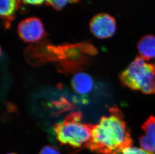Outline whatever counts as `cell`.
<instances>
[{"label":"cell","instance_id":"obj_1","mask_svg":"<svg viewBox=\"0 0 155 154\" xmlns=\"http://www.w3.org/2000/svg\"><path fill=\"white\" fill-rule=\"evenodd\" d=\"M132 139L121 111L110 109V114L92 125L91 140L87 147L99 154H121L132 145Z\"/></svg>","mask_w":155,"mask_h":154},{"label":"cell","instance_id":"obj_2","mask_svg":"<svg viewBox=\"0 0 155 154\" xmlns=\"http://www.w3.org/2000/svg\"><path fill=\"white\" fill-rule=\"evenodd\" d=\"M81 120V112H73L54 125V132L60 144L74 149L87 147L91 137L92 126L84 123Z\"/></svg>","mask_w":155,"mask_h":154},{"label":"cell","instance_id":"obj_3","mask_svg":"<svg viewBox=\"0 0 155 154\" xmlns=\"http://www.w3.org/2000/svg\"><path fill=\"white\" fill-rule=\"evenodd\" d=\"M124 86L146 94H155V63L137 57L120 74Z\"/></svg>","mask_w":155,"mask_h":154},{"label":"cell","instance_id":"obj_4","mask_svg":"<svg viewBox=\"0 0 155 154\" xmlns=\"http://www.w3.org/2000/svg\"><path fill=\"white\" fill-rule=\"evenodd\" d=\"M89 29L97 38L101 39L110 38L116 33V20L107 14H98L92 18L89 24Z\"/></svg>","mask_w":155,"mask_h":154},{"label":"cell","instance_id":"obj_5","mask_svg":"<svg viewBox=\"0 0 155 154\" xmlns=\"http://www.w3.org/2000/svg\"><path fill=\"white\" fill-rule=\"evenodd\" d=\"M20 38L25 42H35L43 38L45 30L39 19L31 17L24 20L18 27Z\"/></svg>","mask_w":155,"mask_h":154},{"label":"cell","instance_id":"obj_6","mask_svg":"<svg viewBox=\"0 0 155 154\" xmlns=\"http://www.w3.org/2000/svg\"><path fill=\"white\" fill-rule=\"evenodd\" d=\"M142 129L144 134L139 138L141 148L155 154V117L148 118L142 125Z\"/></svg>","mask_w":155,"mask_h":154},{"label":"cell","instance_id":"obj_7","mask_svg":"<svg viewBox=\"0 0 155 154\" xmlns=\"http://www.w3.org/2000/svg\"><path fill=\"white\" fill-rule=\"evenodd\" d=\"M71 83L75 92L81 95L89 94L94 87V81L92 78L84 72H78L74 75Z\"/></svg>","mask_w":155,"mask_h":154},{"label":"cell","instance_id":"obj_8","mask_svg":"<svg viewBox=\"0 0 155 154\" xmlns=\"http://www.w3.org/2000/svg\"><path fill=\"white\" fill-rule=\"evenodd\" d=\"M140 57L147 61L155 59V36L147 35L143 37L137 44Z\"/></svg>","mask_w":155,"mask_h":154},{"label":"cell","instance_id":"obj_9","mask_svg":"<svg viewBox=\"0 0 155 154\" xmlns=\"http://www.w3.org/2000/svg\"><path fill=\"white\" fill-rule=\"evenodd\" d=\"M21 0H0V15L8 25L20 6Z\"/></svg>","mask_w":155,"mask_h":154},{"label":"cell","instance_id":"obj_10","mask_svg":"<svg viewBox=\"0 0 155 154\" xmlns=\"http://www.w3.org/2000/svg\"><path fill=\"white\" fill-rule=\"evenodd\" d=\"M46 4L56 10H61L68 3H73V0H45Z\"/></svg>","mask_w":155,"mask_h":154},{"label":"cell","instance_id":"obj_11","mask_svg":"<svg viewBox=\"0 0 155 154\" xmlns=\"http://www.w3.org/2000/svg\"><path fill=\"white\" fill-rule=\"evenodd\" d=\"M121 154H153L143 150L142 148H139L137 147H129L124 149Z\"/></svg>","mask_w":155,"mask_h":154},{"label":"cell","instance_id":"obj_12","mask_svg":"<svg viewBox=\"0 0 155 154\" xmlns=\"http://www.w3.org/2000/svg\"><path fill=\"white\" fill-rule=\"evenodd\" d=\"M39 154H61L56 147L52 146H46L41 149Z\"/></svg>","mask_w":155,"mask_h":154},{"label":"cell","instance_id":"obj_13","mask_svg":"<svg viewBox=\"0 0 155 154\" xmlns=\"http://www.w3.org/2000/svg\"><path fill=\"white\" fill-rule=\"evenodd\" d=\"M26 4H29L33 5H39L41 4L45 0H22Z\"/></svg>","mask_w":155,"mask_h":154},{"label":"cell","instance_id":"obj_14","mask_svg":"<svg viewBox=\"0 0 155 154\" xmlns=\"http://www.w3.org/2000/svg\"><path fill=\"white\" fill-rule=\"evenodd\" d=\"M80 0H73V2H79Z\"/></svg>","mask_w":155,"mask_h":154},{"label":"cell","instance_id":"obj_15","mask_svg":"<svg viewBox=\"0 0 155 154\" xmlns=\"http://www.w3.org/2000/svg\"><path fill=\"white\" fill-rule=\"evenodd\" d=\"M15 154V153H9V154Z\"/></svg>","mask_w":155,"mask_h":154}]
</instances>
